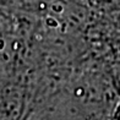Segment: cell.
Segmentation results:
<instances>
[{
	"label": "cell",
	"instance_id": "1",
	"mask_svg": "<svg viewBox=\"0 0 120 120\" xmlns=\"http://www.w3.org/2000/svg\"><path fill=\"white\" fill-rule=\"evenodd\" d=\"M108 120H120V98L116 101V103L113 105L112 110L109 112Z\"/></svg>",
	"mask_w": 120,
	"mask_h": 120
},
{
	"label": "cell",
	"instance_id": "2",
	"mask_svg": "<svg viewBox=\"0 0 120 120\" xmlns=\"http://www.w3.org/2000/svg\"><path fill=\"white\" fill-rule=\"evenodd\" d=\"M116 69L119 70V72H120V56H119V59H118V63H116Z\"/></svg>",
	"mask_w": 120,
	"mask_h": 120
}]
</instances>
